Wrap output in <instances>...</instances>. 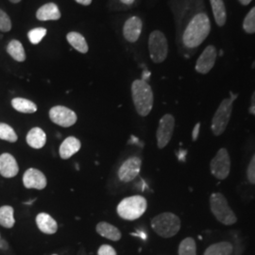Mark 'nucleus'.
Wrapping results in <instances>:
<instances>
[{"label":"nucleus","instance_id":"1","mask_svg":"<svg viewBox=\"0 0 255 255\" xmlns=\"http://www.w3.org/2000/svg\"><path fill=\"white\" fill-rule=\"evenodd\" d=\"M179 23V46L184 58H191L211 32L210 20L204 0H176Z\"/></svg>","mask_w":255,"mask_h":255},{"label":"nucleus","instance_id":"2","mask_svg":"<svg viewBox=\"0 0 255 255\" xmlns=\"http://www.w3.org/2000/svg\"><path fill=\"white\" fill-rule=\"evenodd\" d=\"M131 96L138 115L141 117L148 116L154 102L150 85L144 80H135L131 84Z\"/></svg>","mask_w":255,"mask_h":255},{"label":"nucleus","instance_id":"3","mask_svg":"<svg viewBox=\"0 0 255 255\" xmlns=\"http://www.w3.org/2000/svg\"><path fill=\"white\" fill-rule=\"evenodd\" d=\"M151 228L159 237H173L181 229V219L173 213L165 212L157 215L151 219Z\"/></svg>","mask_w":255,"mask_h":255},{"label":"nucleus","instance_id":"4","mask_svg":"<svg viewBox=\"0 0 255 255\" xmlns=\"http://www.w3.org/2000/svg\"><path fill=\"white\" fill-rule=\"evenodd\" d=\"M209 203L212 214L221 224L231 226L237 223V216L231 209L228 201L223 194L213 193L210 197Z\"/></svg>","mask_w":255,"mask_h":255},{"label":"nucleus","instance_id":"5","mask_svg":"<svg viewBox=\"0 0 255 255\" xmlns=\"http://www.w3.org/2000/svg\"><path fill=\"white\" fill-rule=\"evenodd\" d=\"M237 95L231 94V96L224 99L219 104L218 109L216 111L213 119L211 128L215 136H220L226 130L228 127L230 119L233 113L234 102L237 100Z\"/></svg>","mask_w":255,"mask_h":255},{"label":"nucleus","instance_id":"6","mask_svg":"<svg viewBox=\"0 0 255 255\" xmlns=\"http://www.w3.org/2000/svg\"><path fill=\"white\" fill-rule=\"evenodd\" d=\"M147 208L146 200L142 196H131L125 198L118 205L117 212L121 219L135 220L140 219Z\"/></svg>","mask_w":255,"mask_h":255},{"label":"nucleus","instance_id":"7","mask_svg":"<svg viewBox=\"0 0 255 255\" xmlns=\"http://www.w3.org/2000/svg\"><path fill=\"white\" fill-rule=\"evenodd\" d=\"M148 51L154 64H161L165 61L168 54V42L161 30L156 29L149 34Z\"/></svg>","mask_w":255,"mask_h":255},{"label":"nucleus","instance_id":"8","mask_svg":"<svg viewBox=\"0 0 255 255\" xmlns=\"http://www.w3.org/2000/svg\"><path fill=\"white\" fill-rule=\"evenodd\" d=\"M212 175L218 180H225L231 172V157L225 147L220 148L210 163Z\"/></svg>","mask_w":255,"mask_h":255},{"label":"nucleus","instance_id":"9","mask_svg":"<svg viewBox=\"0 0 255 255\" xmlns=\"http://www.w3.org/2000/svg\"><path fill=\"white\" fill-rule=\"evenodd\" d=\"M174 128L175 119L172 115L166 114L160 119L159 126L156 132L157 145L159 148H164L168 145L173 135Z\"/></svg>","mask_w":255,"mask_h":255},{"label":"nucleus","instance_id":"10","mask_svg":"<svg viewBox=\"0 0 255 255\" xmlns=\"http://www.w3.org/2000/svg\"><path fill=\"white\" fill-rule=\"evenodd\" d=\"M218 59V49L214 45H209L204 48L197 60L195 65L196 71L201 75H206L214 68Z\"/></svg>","mask_w":255,"mask_h":255},{"label":"nucleus","instance_id":"11","mask_svg":"<svg viewBox=\"0 0 255 255\" xmlns=\"http://www.w3.org/2000/svg\"><path fill=\"white\" fill-rule=\"evenodd\" d=\"M49 119L61 127L68 128L73 126L78 118L76 113L67 107L54 106L49 111Z\"/></svg>","mask_w":255,"mask_h":255},{"label":"nucleus","instance_id":"12","mask_svg":"<svg viewBox=\"0 0 255 255\" xmlns=\"http://www.w3.org/2000/svg\"><path fill=\"white\" fill-rule=\"evenodd\" d=\"M141 165L142 160L139 157H129L119 168V178L120 181L123 182L133 181L141 171Z\"/></svg>","mask_w":255,"mask_h":255},{"label":"nucleus","instance_id":"13","mask_svg":"<svg viewBox=\"0 0 255 255\" xmlns=\"http://www.w3.org/2000/svg\"><path fill=\"white\" fill-rule=\"evenodd\" d=\"M24 186L27 189L42 190L46 188V178L45 174L36 168H28L23 176Z\"/></svg>","mask_w":255,"mask_h":255},{"label":"nucleus","instance_id":"14","mask_svg":"<svg viewBox=\"0 0 255 255\" xmlns=\"http://www.w3.org/2000/svg\"><path fill=\"white\" fill-rule=\"evenodd\" d=\"M143 22L138 16H131L128 19L123 27V35L129 43H135L141 35Z\"/></svg>","mask_w":255,"mask_h":255},{"label":"nucleus","instance_id":"15","mask_svg":"<svg viewBox=\"0 0 255 255\" xmlns=\"http://www.w3.org/2000/svg\"><path fill=\"white\" fill-rule=\"evenodd\" d=\"M19 172V166L15 158L9 153L0 155V175L4 178H13Z\"/></svg>","mask_w":255,"mask_h":255},{"label":"nucleus","instance_id":"16","mask_svg":"<svg viewBox=\"0 0 255 255\" xmlns=\"http://www.w3.org/2000/svg\"><path fill=\"white\" fill-rule=\"evenodd\" d=\"M82 147L81 141L74 136L67 137L60 146V156L62 159L67 160L76 154Z\"/></svg>","mask_w":255,"mask_h":255},{"label":"nucleus","instance_id":"17","mask_svg":"<svg viewBox=\"0 0 255 255\" xmlns=\"http://www.w3.org/2000/svg\"><path fill=\"white\" fill-rule=\"evenodd\" d=\"M36 224L39 230L46 235H53L58 231L56 220L46 213H40L37 215Z\"/></svg>","mask_w":255,"mask_h":255},{"label":"nucleus","instance_id":"18","mask_svg":"<svg viewBox=\"0 0 255 255\" xmlns=\"http://www.w3.org/2000/svg\"><path fill=\"white\" fill-rule=\"evenodd\" d=\"M211 8L216 24L219 27H224L227 23V9L223 0H210Z\"/></svg>","mask_w":255,"mask_h":255},{"label":"nucleus","instance_id":"19","mask_svg":"<svg viewBox=\"0 0 255 255\" xmlns=\"http://www.w3.org/2000/svg\"><path fill=\"white\" fill-rule=\"evenodd\" d=\"M61 11L55 3H47L40 7L36 12V17L40 21H56L61 18Z\"/></svg>","mask_w":255,"mask_h":255},{"label":"nucleus","instance_id":"20","mask_svg":"<svg viewBox=\"0 0 255 255\" xmlns=\"http://www.w3.org/2000/svg\"><path fill=\"white\" fill-rule=\"evenodd\" d=\"M27 145L33 148H42L46 145V132L41 128H32L26 137Z\"/></svg>","mask_w":255,"mask_h":255},{"label":"nucleus","instance_id":"21","mask_svg":"<svg viewBox=\"0 0 255 255\" xmlns=\"http://www.w3.org/2000/svg\"><path fill=\"white\" fill-rule=\"evenodd\" d=\"M97 233L102 237H105L112 241H119L121 239V232L116 226L108 222H100L97 225Z\"/></svg>","mask_w":255,"mask_h":255},{"label":"nucleus","instance_id":"22","mask_svg":"<svg viewBox=\"0 0 255 255\" xmlns=\"http://www.w3.org/2000/svg\"><path fill=\"white\" fill-rule=\"evenodd\" d=\"M234 246L228 241H221L208 247L203 255H232Z\"/></svg>","mask_w":255,"mask_h":255},{"label":"nucleus","instance_id":"23","mask_svg":"<svg viewBox=\"0 0 255 255\" xmlns=\"http://www.w3.org/2000/svg\"><path fill=\"white\" fill-rule=\"evenodd\" d=\"M66 39L68 41V43L73 46L76 50H78L81 53H87L88 52V45L87 42L85 40V38L82 36L81 33L76 32V31H71L67 34Z\"/></svg>","mask_w":255,"mask_h":255},{"label":"nucleus","instance_id":"24","mask_svg":"<svg viewBox=\"0 0 255 255\" xmlns=\"http://www.w3.org/2000/svg\"><path fill=\"white\" fill-rule=\"evenodd\" d=\"M8 54L16 62L22 63L26 60V52L23 45L18 40H11L7 46Z\"/></svg>","mask_w":255,"mask_h":255},{"label":"nucleus","instance_id":"25","mask_svg":"<svg viewBox=\"0 0 255 255\" xmlns=\"http://www.w3.org/2000/svg\"><path fill=\"white\" fill-rule=\"evenodd\" d=\"M11 106L22 114H33L37 111L36 104L23 98H15L11 101Z\"/></svg>","mask_w":255,"mask_h":255},{"label":"nucleus","instance_id":"26","mask_svg":"<svg viewBox=\"0 0 255 255\" xmlns=\"http://www.w3.org/2000/svg\"><path fill=\"white\" fill-rule=\"evenodd\" d=\"M14 210L9 205H4L0 207V225L6 229L12 228L15 224L13 217Z\"/></svg>","mask_w":255,"mask_h":255},{"label":"nucleus","instance_id":"27","mask_svg":"<svg viewBox=\"0 0 255 255\" xmlns=\"http://www.w3.org/2000/svg\"><path fill=\"white\" fill-rule=\"evenodd\" d=\"M178 255H197V245L192 237H186L180 243Z\"/></svg>","mask_w":255,"mask_h":255},{"label":"nucleus","instance_id":"28","mask_svg":"<svg viewBox=\"0 0 255 255\" xmlns=\"http://www.w3.org/2000/svg\"><path fill=\"white\" fill-rule=\"evenodd\" d=\"M0 139L8 141L9 143H15L18 139L14 129L6 123H0Z\"/></svg>","mask_w":255,"mask_h":255},{"label":"nucleus","instance_id":"29","mask_svg":"<svg viewBox=\"0 0 255 255\" xmlns=\"http://www.w3.org/2000/svg\"><path fill=\"white\" fill-rule=\"evenodd\" d=\"M243 29L248 34L255 33V6L247 13L243 20Z\"/></svg>","mask_w":255,"mask_h":255},{"label":"nucleus","instance_id":"30","mask_svg":"<svg viewBox=\"0 0 255 255\" xmlns=\"http://www.w3.org/2000/svg\"><path fill=\"white\" fill-rule=\"evenodd\" d=\"M46 30L45 27H36V28H32L27 32V37L29 42L32 45H38L43 39L46 36Z\"/></svg>","mask_w":255,"mask_h":255},{"label":"nucleus","instance_id":"31","mask_svg":"<svg viewBox=\"0 0 255 255\" xmlns=\"http://www.w3.org/2000/svg\"><path fill=\"white\" fill-rule=\"evenodd\" d=\"M10 29H11V21L9 15L3 9H0V31L8 32Z\"/></svg>","mask_w":255,"mask_h":255},{"label":"nucleus","instance_id":"32","mask_svg":"<svg viewBox=\"0 0 255 255\" xmlns=\"http://www.w3.org/2000/svg\"><path fill=\"white\" fill-rule=\"evenodd\" d=\"M247 179L252 184H255V154L253 156L247 168Z\"/></svg>","mask_w":255,"mask_h":255},{"label":"nucleus","instance_id":"33","mask_svg":"<svg viewBox=\"0 0 255 255\" xmlns=\"http://www.w3.org/2000/svg\"><path fill=\"white\" fill-rule=\"evenodd\" d=\"M99 255H118L116 250L110 245H102V246L99 249L98 252Z\"/></svg>","mask_w":255,"mask_h":255},{"label":"nucleus","instance_id":"34","mask_svg":"<svg viewBox=\"0 0 255 255\" xmlns=\"http://www.w3.org/2000/svg\"><path fill=\"white\" fill-rule=\"evenodd\" d=\"M200 129H201V123H197V125L194 127L193 132H192V138L193 141H196L199 137V133H200Z\"/></svg>","mask_w":255,"mask_h":255},{"label":"nucleus","instance_id":"35","mask_svg":"<svg viewBox=\"0 0 255 255\" xmlns=\"http://www.w3.org/2000/svg\"><path fill=\"white\" fill-rule=\"evenodd\" d=\"M250 112L255 115V91L254 92L253 96H252V99H251V108H250Z\"/></svg>","mask_w":255,"mask_h":255},{"label":"nucleus","instance_id":"36","mask_svg":"<svg viewBox=\"0 0 255 255\" xmlns=\"http://www.w3.org/2000/svg\"><path fill=\"white\" fill-rule=\"evenodd\" d=\"M79 4H82L83 6H88L92 3V0H75Z\"/></svg>","mask_w":255,"mask_h":255},{"label":"nucleus","instance_id":"37","mask_svg":"<svg viewBox=\"0 0 255 255\" xmlns=\"http://www.w3.org/2000/svg\"><path fill=\"white\" fill-rule=\"evenodd\" d=\"M238 2H239L242 6H248V5H250V4L253 2V0H238Z\"/></svg>","mask_w":255,"mask_h":255},{"label":"nucleus","instance_id":"38","mask_svg":"<svg viewBox=\"0 0 255 255\" xmlns=\"http://www.w3.org/2000/svg\"><path fill=\"white\" fill-rule=\"evenodd\" d=\"M125 5H132L134 3V0H120Z\"/></svg>","mask_w":255,"mask_h":255},{"label":"nucleus","instance_id":"39","mask_svg":"<svg viewBox=\"0 0 255 255\" xmlns=\"http://www.w3.org/2000/svg\"><path fill=\"white\" fill-rule=\"evenodd\" d=\"M11 3H19L21 0H9Z\"/></svg>","mask_w":255,"mask_h":255},{"label":"nucleus","instance_id":"40","mask_svg":"<svg viewBox=\"0 0 255 255\" xmlns=\"http://www.w3.org/2000/svg\"></svg>","mask_w":255,"mask_h":255}]
</instances>
